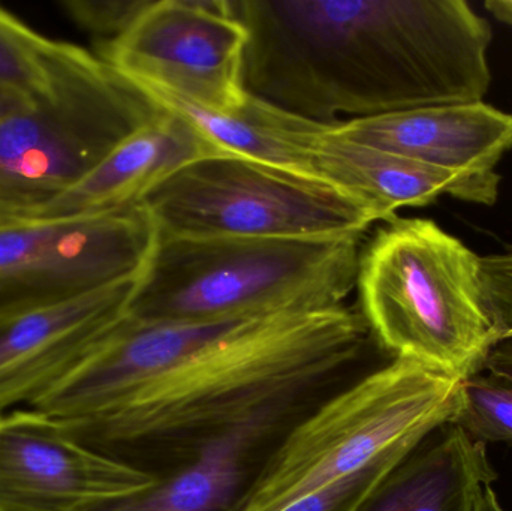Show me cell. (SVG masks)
I'll return each mask as SVG.
<instances>
[{
    "label": "cell",
    "mask_w": 512,
    "mask_h": 511,
    "mask_svg": "<svg viewBox=\"0 0 512 511\" xmlns=\"http://www.w3.org/2000/svg\"><path fill=\"white\" fill-rule=\"evenodd\" d=\"M373 345L348 306L192 323L128 315L32 407L159 479L265 414L363 377Z\"/></svg>",
    "instance_id": "1"
},
{
    "label": "cell",
    "mask_w": 512,
    "mask_h": 511,
    "mask_svg": "<svg viewBox=\"0 0 512 511\" xmlns=\"http://www.w3.org/2000/svg\"><path fill=\"white\" fill-rule=\"evenodd\" d=\"M246 92L321 125L481 102L492 26L465 0H230Z\"/></svg>",
    "instance_id": "2"
},
{
    "label": "cell",
    "mask_w": 512,
    "mask_h": 511,
    "mask_svg": "<svg viewBox=\"0 0 512 511\" xmlns=\"http://www.w3.org/2000/svg\"><path fill=\"white\" fill-rule=\"evenodd\" d=\"M361 237L159 236L129 318L192 323L342 308L357 287Z\"/></svg>",
    "instance_id": "3"
},
{
    "label": "cell",
    "mask_w": 512,
    "mask_h": 511,
    "mask_svg": "<svg viewBox=\"0 0 512 511\" xmlns=\"http://www.w3.org/2000/svg\"><path fill=\"white\" fill-rule=\"evenodd\" d=\"M360 312L376 345L466 378L499 344L481 257L430 219L385 222L361 252Z\"/></svg>",
    "instance_id": "4"
},
{
    "label": "cell",
    "mask_w": 512,
    "mask_h": 511,
    "mask_svg": "<svg viewBox=\"0 0 512 511\" xmlns=\"http://www.w3.org/2000/svg\"><path fill=\"white\" fill-rule=\"evenodd\" d=\"M463 378L391 359L301 416L268 459L243 511H280L322 486L400 464L456 422Z\"/></svg>",
    "instance_id": "5"
},
{
    "label": "cell",
    "mask_w": 512,
    "mask_h": 511,
    "mask_svg": "<svg viewBox=\"0 0 512 511\" xmlns=\"http://www.w3.org/2000/svg\"><path fill=\"white\" fill-rule=\"evenodd\" d=\"M164 111L110 63L62 42L50 90L0 119V218H29Z\"/></svg>",
    "instance_id": "6"
},
{
    "label": "cell",
    "mask_w": 512,
    "mask_h": 511,
    "mask_svg": "<svg viewBox=\"0 0 512 511\" xmlns=\"http://www.w3.org/2000/svg\"><path fill=\"white\" fill-rule=\"evenodd\" d=\"M141 204L159 236L331 237L364 234L378 222L325 180L227 152L189 162Z\"/></svg>",
    "instance_id": "7"
},
{
    "label": "cell",
    "mask_w": 512,
    "mask_h": 511,
    "mask_svg": "<svg viewBox=\"0 0 512 511\" xmlns=\"http://www.w3.org/2000/svg\"><path fill=\"white\" fill-rule=\"evenodd\" d=\"M159 230L143 204L0 225V315L50 308L144 275Z\"/></svg>",
    "instance_id": "8"
},
{
    "label": "cell",
    "mask_w": 512,
    "mask_h": 511,
    "mask_svg": "<svg viewBox=\"0 0 512 511\" xmlns=\"http://www.w3.org/2000/svg\"><path fill=\"white\" fill-rule=\"evenodd\" d=\"M246 44L230 0H153L99 57L153 98L230 113L248 98Z\"/></svg>",
    "instance_id": "9"
},
{
    "label": "cell",
    "mask_w": 512,
    "mask_h": 511,
    "mask_svg": "<svg viewBox=\"0 0 512 511\" xmlns=\"http://www.w3.org/2000/svg\"><path fill=\"white\" fill-rule=\"evenodd\" d=\"M156 480L84 446L53 417L0 416V511H81Z\"/></svg>",
    "instance_id": "10"
},
{
    "label": "cell",
    "mask_w": 512,
    "mask_h": 511,
    "mask_svg": "<svg viewBox=\"0 0 512 511\" xmlns=\"http://www.w3.org/2000/svg\"><path fill=\"white\" fill-rule=\"evenodd\" d=\"M140 279L50 308L0 315V410L32 404L74 371L128 317Z\"/></svg>",
    "instance_id": "11"
},
{
    "label": "cell",
    "mask_w": 512,
    "mask_h": 511,
    "mask_svg": "<svg viewBox=\"0 0 512 511\" xmlns=\"http://www.w3.org/2000/svg\"><path fill=\"white\" fill-rule=\"evenodd\" d=\"M337 137L378 147L432 167L477 177L512 149V116L486 102L397 111L331 126Z\"/></svg>",
    "instance_id": "12"
},
{
    "label": "cell",
    "mask_w": 512,
    "mask_h": 511,
    "mask_svg": "<svg viewBox=\"0 0 512 511\" xmlns=\"http://www.w3.org/2000/svg\"><path fill=\"white\" fill-rule=\"evenodd\" d=\"M319 402L271 411L150 488L81 511H243L286 432Z\"/></svg>",
    "instance_id": "13"
},
{
    "label": "cell",
    "mask_w": 512,
    "mask_h": 511,
    "mask_svg": "<svg viewBox=\"0 0 512 511\" xmlns=\"http://www.w3.org/2000/svg\"><path fill=\"white\" fill-rule=\"evenodd\" d=\"M324 125L310 144L313 176L363 203L379 221L397 210L435 203L441 195L481 206L498 200L502 177H477L432 167L378 147L337 137Z\"/></svg>",
    "instance_id": "14"
},
{
    "label": "cell",
    "mask_w": 512,
    "mask_h": 511,
    "mask_svg": "<svg viewBox=\"0 0 512 511\" xmlns=\"http://www.w3.org/2000/svg\"><path fill=\"white\" fill-rule=\"evenodd\" d=\"M216 152L191 120L165 107L161 116L126 138L77 185L23 221L80 218L138 206L171 174Z\"/></svg>",
    "instance_id": "15"
},
{
    "label": "cell",
    "mask_w": 512,
    "mask_h": 511,
    "mask_svg": "<svg viewBox=\"0 0 512 511\" xmlns=\"http://www.w3.org/2000/svg\"><path fill=\"white\" fill-rule=\"evenodd\" d=\"M496 480L486 444L451 423L403 459L358 511H477Z\"/></svg>",
    "instance_id": "16"
},
{
    "label": "cell",
    "mask_w": 512,
    "mask_h": 511,
    "mask_svg": "<svg viewBox=\"0 0 512 511\" xmlns=\"http://www.w3.org/2000/svg\"><path fill=\"white\" fill-rule=\"evenodd\" d=\"M156 101L191 120L219 152L313 176L310 144L324 126L321 123L295 116L249 93L230 113H210L165 99Z\"/></svg>",
    "instance_id": "17"
},
{
    "label": "cell",
    "mask_w": 512,
    "mask_h": 511,
    "mask_svg": "<svg viewBox=\"0 0 512 511\" xmlns=\"http://www.w3.org/2000/svg\"><path fill=\"white\" fill-rule=\"evenodd\" d=\"M62 42L33 32L0 8V89L39 99L50 90Z\"/></svg>",
    "instance_id": "18"
},
{
    "label": "cell",
    "mask_w": 512,
    "mask_h": 511,
    "mask_svg": "<svg viewBox=\"0 0 512 511\" xmlns=\"http://www.w3.org/2000/svg\"><path fill=\"white\" fill-rule=\"evenodd\" d=\"M454 425L484 444H512V384L480 372L463 380L462 405Z\"/></svg>",
    "instance_id": "19"
},
{
    "label": "cell",
    "mask_w": 512,
    "mask_h": 511,
    "mask_svg": "<svg viewBox=\"0 0 512 511\" xmlns=\"http://www.w3.org/2000/svg\"><path fill=\"white\" fill-rule=\"evenodd\" d=\"M153 0H63L60 5L81 29L108 44L120 38Z\"/></svg>",
    "instance_id": "20"
},
{
    "label": "cell",
    "mask_w": 512,
    "mask_h": 511,
    "mask_svg": "<svg viewBox=\"0 0 512 511\" xmlns=\"http://www.w3.org/2000/svg\"><path fill=\"white\" fill-rule=\"evenodd\" d=\"M397 465L385 462L339 482L322 486L280 511H358Z\"/></svg>",
    "instance_id": "21"
},
{
    "label": "cell",
    "mask_w": 512,
    "mask_h": 511,
    "mask_svg": "<svg viewBox=\"0 0 512 511\" xmlns=\"http://www.w3.org/2000/svg\"><path fill=\"white\" fill-rule=\"evenodd\" d=\"M481 278L501 344L512 339V246L481 257Z\"/></svg>",
    "instance_id": "22"
},
{
    "label": "cell",
    "mask_w": 512,
    "mask_h": 511,
    "mask_svg": "<svg viewBox=\"0 0 512 511\" xmlns=\"http://www.w3.org/2000/svg\"><path fill=\"white\" fill-rule=\"evenodd\" d=\"M484 369L493 377L512 384V339L501 342L490 351Z\"/></svg>",
    "instance_id": "23"
},
{
    "label": "cell",
    "mask_w": 512,
    "mask_h": 511,
    "mask_svg": "<svg viewBox=\"0 0 512 511\" xmlns=\"http://www.w3.org/2000/svg\"><path fill=\"white\" fill-rule=\"evenodd\" d=\"M32 101L33 99L26 98V96L0 89V119L14 113V111L20 110V108L26 107Z\"/></svg>",
    "instance_id": "24"
},
{
    "label": "cell",
    "mask_w": 512,
    "mask_h": 511,
    "mask_svg": "<svg viewBox=\"0 0 512 511\" xmlns=\"http://www.w3.org/2000/svg\"><path fill=\"white\" fill-rule=\"evenodd\" d=\"M486 9H489L499 21L512 26V0H487L484 3Z\"/></svg>",
    "instance_id": "25"
},
{
    "label": "cell",
    "mask_w": 512,
    "mask_h": 511,
    "mask_svg": "<svg viewBox=\"0 0 512 511\" xmlns=\"http://www.w3.org/2000/svg\"><path fill=\"white\" fill-rule=\"evenodd\" d=\"M477 511H508L499 501L498 494L493 491L492 486H487L481 495Z\"/></svg>",
    "instance_id": "26"
},
{
    "label": "cell",
    "mask_w": 512,
    "mask_h": 511,
    "mask_svg": "<svg viewBox=\"0 0 512 511\" xmlns=\"http://www.w3.org/2000/svg\"><path fill=\"white\" fill-rule=\"evenodd\" d=\"M6 222H9V221H5V219L0 218V225L6 224Z\"/></svg>",
    "instance_id": "27"
}]
</instances>
